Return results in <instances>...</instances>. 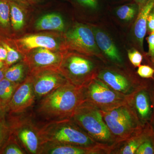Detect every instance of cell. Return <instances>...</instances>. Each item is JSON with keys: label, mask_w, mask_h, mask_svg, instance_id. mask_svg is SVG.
Segmentation results:
<instances>
[{"label": "cell", "mask_w": 154, "mask_h": 154, "mask_svg": "<svg viewBox=\"0 0 154 154\" xmlns=\"http://www.w3.org/2000/svg\"><path fill=\"white\" fill-rule=\"evenodd\" d=\"M135 104L138 112L143 118L148 117L150 113L149 102L147 95L144 92H141L137 95Z\"/></svg>", "instance_id": "22"}, {"label": "cell", "mask_w": 154, "mask_h": 154, "mask_svg": "<svg viewBox=\"0 0 154 154\" xmlns=\"http://www.w3.org/2000/svg\"><path fill=\"white\" fill-rule=\"evenodd\" d=\"M2 45L7 51V56L5 63L7 68L15 64L21 58V55L18 51L6 43H2Z\"/></svg>", "instance_id": "25"}, {"label": "cell", "mask_w": 154, "mask_h": 154, "mask_svg": "<svg viewBox=\"0 0 154 154\" xmlns=\"http://www.w3.org/2000/svg\"><path fill=\"white\" fill-rule=\"evenodd\" d=\"M11 7L10 20L12 27L15 30H21L25 23V15L23 6L12 0H9Z\"/></svg>", "instance_id": "17"}, {"label": "cell", "mask_w": 154, "mask_h": 154, "mask_svg": "<svg viewBox=\"0 0 154 154\" xmlns=\"http://www.w3.org/2000/svg\"><path fill=\"white\" fill-rule=\"evenodd\" d=\"M86 88L88 99L99 105L114 104L119 99L115 92L99 80L93 79Z\"/></svg>", "instance_id": "11"}, {"label": "cell", "mask_w": 154, "mask_h": 154, "mask_svg": "<svg viewBox=\"0 0 154 154\" xmlns=\"http://www.w3.org/2000/svg\"><path fill=\"white\" fill-rule=\"evenodd\" d=\"M91 152L86 147L63 144L45 143L42 144L39 154H85Z\"/></svg>", "instance_id": "14"}, {"label": "cell", "mask_w": 154, "mask_h": 154, "mask_svg": "<svg viewBox=\"0 0 154 154\" xmlns=\"http://www.w3.org/2000/svg\"><path fill=\"white\" fill-rule=\"evenodd\" d=\"M81 89L69 83L59 87L42 99L37 113L48 121L71 117L84 101Z\"/></svg>", "instance_id": "1"}, {"label": "cell", "mask_w": 154, "mask_h": 154, "mask_svg": "<svg viewBox=\"0 0 154 154\" xmlns=\"http://www.w3.org/2000/svg\"><path fill=\"white\" fill-rule=\"evenodd\" d=\"M69 122L68 119L51 120L38 127L41 145L50 143L87 147L93 143L91 138Z\"/></svg>", "instance_id": "2"}, {"label": "cell", "mask_w": 154, "mask_h": 154, "mask_svg": "<svg viewBox=\"0 0 154 154\" xmlns=\"http://www.w3.org/2000/svg\"><path fill=\"white\" fill-rule=\"evenodd\" d=\"M136 154H152L154 153L153 148L149 142L147 141L141 144L138 147Z\"/></svg>", "instance_id": "31"}, {"label": "cell", "mask_w": 154, "mask_h": 154, "mask_svg": "<svg viewBox=\"0 0 154 154\" xmlns=\"http://www.w3.org/2000/svg\"><path fill=\"white\" fill-rule=\"evenodd\" d=\"M154 6V0H146L140 6L133 28V35L137 47L143 51V41L147 33L149 14Z\"/></svg>", "instance_id": "12"}, {"label": "cell", "mask_w": 154, "mask_h": 154, "mask_svg": "<svg viewBox=\"0 0 154 154\" xmlns=\"http://www.w3.org/2000/svg\"><path fill=\"white\" fill-rule=\"evenodd\" d=\"M36 98H42L54 90L69 83L59 69H47L29 73Z\"/></svg>", "instance_id": "7"}, {"label": "cell", "mask_w": 154, "mask_h": 154, "mask_svg": "<svg viewBox=\"0 0 154 154\" xmlns=\"http://www.w3.org/2000/svg\"><path fill=\"white\" fill-rule=\"evenodd\" d=\"M66 51H53L39 48L32 50L25 54L24 62L29 73L47 69H59Z\"/></svg>", "instance_id": "8"}, {"label": "cell", "mask_w": 154, "mask_h": 154, "mask_svg": "<svg viewBox=\"0 0 154 154\" xmlns=\"http://www.w3.org/2000/svg\"><path fill=\"white\" fill-rule=\"evenodd\" d=\"M35 27L39 30L63 31L64 30L65 24L60 15L57 13H50L40 17L36 22Z\"/></svg>", "instance_id": "15"}, {"label": "cell", "mask_w": 154, "mask_h": 154, "mask_svg": "<svg viewBox=\"0 0 154 154\" xmlns=\"http://www.w3.org/2000/svg\"><path fill=\"white\" fill-rule=\"evenodd\" d=\"M146 1V0H133V1L137 3L139 7L142 4H143Z\"/></svg>", "instance_id": "39"}, {"label": "cell", "mask_w": 154, "mask_h": 154, "mask_svg": "<svg viewBox=\"0 0 154 154\" xmlns=\"http://www.w3.org/2000/svg\"><path fill=\"white\" fill-rule=\"evenodd\" d=\"M11 7L9 0H0V25L7 28L10 25Z\"/></svg>", "instance_id": "24"}, {"label": "cell", "mask_w": 154, "mask_h": 154, "mask_svg": "<svg viewBox=\"0 0 154 154\" xmlns=\"http://www.w3.org/2000/svg\"><path fill=\"white\" fill-rule=\"evenodd\" d=\"M78 6L92 11H97L101 8L102 0H73Z\"/></svg>", "instance_id": "27"}, {"label": "cell", "mask_w": 154, "mask_h": 154, "mask_svg": "<svg viewBox=\"0 0 154 154\" xmlns=\"http://www.w3.org/2000/svg\"><path fill=\"white\" fill-rule=\"evenodd\" d=\"M7 51L4 46H0V61L5 62L7 58Z\"/></svg>", "instance_id": "35"}, {"label": "cell", "mask_w": 154, "mask_h": 154, "mask_svg": "<svg viewBox=\"0 0 154 154\" xmlns=\"http://www.w3.org/2000/svg\"><path fill=\"white\" fill-rule=\"evenodd\" d=\"M12 131L6 116L0 119V152L12 137Z\"/></svg>", "instance_id": "23"}, {"label": "cell", "mask_w": 154, "mask_h": 154, "mask_svg": "<svg viewBox=\"0 0 154 154\" xmlns=\"http://www.w3.org/2000/svg\"><path fill=\"white\" fill-rule=\"evenodd\" d=\"M36 98L32 77L28 74L14 92L7 111L11 114L23 113L34 104Z\"/></svg>", "instance_id": "9"}, {"label": "cell", "mask_w": 154, "mask_h": 154, "mask_svg": "<svg viewBox=\"0 0 154 154\" xmlns=\"http://www.w3.org/2000/svg\"><path fill=\"white\" fill-rule=\"evenodd\" d=\"M7 112L8 111L5 107L0 105V119L6 117Z\"/></svg>", "instance_id": "36"}, {"label": "cell", "mask_w": 154, "mask_h": 154, "mask_svg": "<svg viewBox=\"0 0 154 154\" xmlns=\"http://www.w3.org/2000/svg\"><path fill=\"white\" fill-rule=\"evenodd\" d=\"M6 69L7 68H4L0 69V81L5 78V73Z\"/></svg>", "instance_id": "38"}, {"label": "cell", "mask_w": 154, "mask_h": 154, "mask_svg": "<svg viewBox=\"0 0 154 154\" xmlns=\"http://www.w3.org/2000/svg\"><path fill=\"white\" fill-rule=\"evenodd\" d=\"M97 46L101 52L113 61L120 63L122 61L120 52L107 33L96 26L92 27Z\"/></svg>", "instance_id": "13"}, {"label": "cell", "mask_w": 154, "mask_h": 154, "mask_svg": "<svg viewBox=\"0 0 154 154\" xmlns=\"http://www.w3.org/2000/svg\"><path fill=\"white\" fill-rule=\"evenodd\" d=\"M138 74L142 78H152L154 75V69L147 65H140L137 70Z\"/></svg>", "instance_id": "30"}, {"label": "cell", "mask_w": 154, "mask_h": 154, "mask_svg": "<svg viewBox=\"0 0 154 154\" xmlns=\"http://www.w3.org/2000/svg\"><path fill=\"white\" fill-rule=\"evenodd\" d=\"M12 134L20 145L29 153L39 154L41 146L38 133V127L30 119L14 116L6 117Z\"/></svg>", "instance_id": "4"}, {"label": "cell", "mask_w": 154, "mask_h": 154, "mask_svg": "<svg viewBox=\"0 0 154 154\" xmlns=\"http://www.w3.org/2000/svg\"><path fill=\"white\" fill-rule=\"evenodd\" d=\"M27 65L19 63L7 68L5 73V78L12 82L20 84L24 80Z\"/></svg>", "instance_id": "19"}, {"label": "cell", "mask_w": 154, "mask_h": 154, "mask_svg": "<svg viewBox=\"0 0 154 154\" xmlns=\"http://www.w3.org/2000/svg\"><path fill=\"white\" fill-rule=\"evenodd\" d=\"M19 84L12 82L5 78L0 81V105L7 110V106Z\"/></svg>", "instance_id": "18"}, {"label": "cell", "mask_w": 154, "mask_h": 154, "mask_svg": "<svg viewBox=\"0 0 154 154\" xmlns=\"http://www.w3.org/2000/svg\"><path fill=\"white\" fill-rule=\"evenodd\" d=\"M152 59L153 60V64L154 66V58H153Z\"/></svg>", "instance_id": "43"}, {"label": "cell", "mask_w": 154, "mask_h": 154, "mask_svg": "<svg viewBox=\"0 0 154 154\" xmlns=\"http://www.w3.org/2000/svg\"><path fill=\"white\" fill-rule=\"evenodd\" d=\"M128 57L131 63L135 67L140 65L143 60V55L137 50L133 49L128 51Z\"/></svg>", "instance_id": "29"}, {"label": "cell", "mask_w": 154, "mask_h": 154, "mask_svg": "<svg viewBox=\"0 0 154 154\" xmlns=\"http://www.w3.org/2000/svg\"><path fill=\"white\" fill-rule=\"evenodd\" d=\"M147 30L149 34L154 33V6L149 14L147 19Z\"/></svg>", "instance_id": "33"}, {"label": "cell", "mask_w": 154, "mask_h": 154, "mask_svg": "<svg viewBox=\"0 0 154 154\" xmlns=\"http://www.w3.org/2000/svg\"><path fill=\"white\" fill-rule=\"evenodd\" d=\"M66 49L91 56H102L97 44L94 31L88 25L76 23L70 28L65 35Z\"/></svg>", "instance_id": "5"}, {"label": "cell", "mask_w": 154, "mask_h": 154, "mask_svg": "<svg viewBox=\"0 0 154 154\" xmlns=\"http://www.w3.org/2000/svg\"><path fill=\"white\" fill-rule=\"evenodd\" d=\"M42 1V0H29V2L30 5H31V4L39 2H41Z\"/></svg>", "instance_id": "41"}, {"label": "cell", "mask_w": 154, "mask_h": 154, "mask_svg": "<svg viewBox=\"0 0 154 154\" xmlns=\"http://www.w3.org/2000/svg\"><path fill=\"white\" fill-rule=\"evenodd\" d=\"M111 1L115 2H128L130 0H111Z\"/></svg>", "instance_id": "42"}, {"label": "cell", "mask_w": 154, "mask_h": 154, "mask_svg": "<svg viewBox=\"0 0 154 154\" xmlns=\"http://www.w3.org/2000/svg\"><path fill=\"white\" fill-rule=\"evenodd\" d=\"M140 7L137 3L134 1L131 3L119 6L116 10V16L122 21H132L137 17Z\"/></svg>", "instance_id": "20"}, {"label": "cell", "mask_w": 154, "mask_h": 154, "mask_svg": "<svg viewBox=\"0 0 154 154\" xmlns=\"http://www.w3.org/2000/svg\"><path fill=\"white\" fill-rule=\"evenodd\" d=\"M107 113L117 120L131 121V117L129 112L123 108L113 109Z\"/></svg>", "instance_id": "28"}, {"label": "cell", "mask_w": 154, "mask_h": 154, "mask_svg": "<svg viewBox=\"0 0 154 154\" xmlns=\"http://www.w3.org/2000/svg\"><path fill=\"white\" fill-rule=\"evenodd\" d=\"M19 51L26 54L32 50L44 48L53 51H60L61 45L56 38L49 35L33 34L24 36L15 40Z\"/></svg>", "instance_id": "10"}, {"label": "cell", "mask_w": 154, "mask_h": 154, "mask_svg": "<svg viewBox=\"0 0 154 154\" xmlns=\"http://www.w3.org/2000/svg\"><path fill=\"white\" fill-rule=\"evenodd\" d=\"M98 77L115 91L126 92L129 89V83L126 78L115 72L105 71Z\"/></svg>", "instance_id": "16"}, {"label": "cell", "mask_w": 154, "mask_h": 154, "mask_svg": "<svg viewBox=\"0 0 154 154\" xmlns=\"http://www.w3.org/2000/svg\"><path fill=\"white\" fill-rule=\"evenodd\" d=\"M146 40L149 45L148 55L153 59L154 58V33L149 34V36L147 37Z\"/></svg>", "instance_id": "34"}, {"label": "cell", "mask_w": 154, "mask_h": 154, "mask_svg": "<svg viewBox=\"0 0 154 154\" xmlns=\"http://www.w3.org/2000/svg\"><path fill=\"white\" fill-rule=\"evenodd\" d=\"M140 143L137 141L134 140L131 142L125 147L122 153L123 154H133L135 153L137 150L140 145Z\"/></svg>", "instance_id": "32"}, {"label": "cell", "mask_w": 154, "mask_h": 154, "mask_svg": "<svg viewBox=\"0 0 154 154\" xmlns=\"http://www.w3.org/2000/svg\"><path fill=\"white\" fill-rule=\"evenodd\" d=\"M89 56L66 52L60 66V71L70 84L82 88L94 75L95 66Z\"/></svg>", "instance_id": "3"}, {"label": "cell", "mask_w": 154, "mask_h": 154, "mask_svg": "<svg viewBox=\"0 0 154 154\" xmlns=\"http://www.w3.org/2000/svg\"><path fill=\"white\" fill-rule=\"evenodd\" d=\"M104 119L110 131L117 135L124 134L131 127V121L117 120L107 113L105 114Z\"/></svg>", "instance_id": "21"}, {"label": "cell", "mask_w": 154, "mask_h": 154, "mask_svg": "<svg viewBox=\"0 0 154 154\" xmlns=\"http://www.w3.org/2000/svg\"><path fill=\"white\" fill-rule=\"evenodd\" d=\"M13 135V134H12ZM26 154L21 147L19 144L14 137L12 136L11 140L4 147L0 152V154Z\"/></svg>", "instance_id": "26"}, {"label": "cell", "mask_w": 154, "mask_h": 154, "mask_svg": "<svg viewBox=\"0 0 154 154\" xmlns=\"http://www.w3.org/2000/svg\"><path fill=\"white\" fill-rule=\"evenodd\" d=\"M4 68H7L6 67L5 64V62L0 61V69Z\"/></svg>", "instance_id": "40"}, {"label": "cell", "mask_w": 154, "mask_h": 154, "mask_svg": "<svg viewBox=\"0 0 154 154\" xmlns=\"http://www.w3.org/2000/svg\"><path fill=\"white\" fill-rule=\"evenodd\" d=\"M23 6H28L30 5L29 0H12Z\"/></svg>", "instance_id": "37"}, {"label": "cell", "mask_w": 154, "mask_h": 154, "mask_svg": "<svg viewBox=\"0 0 154 154\" xmlns=\"http://www.w3.org/2000/svg\"><path fill=\"white\" fill-rule=\"evenodd\" d=\"M71 117L77 124L95 138L103 141L110 139V130L103 121L102 115L88 103L84 101L81 103Z\"/></svg>", "instance_id": "6"}]
</instances>
